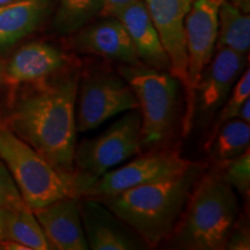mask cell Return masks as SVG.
Segmentation results:
<instances>
[{"label":"cell","mask_w":250,"mask_h":250,"mask_svg":"<svg viewBox=\"0 0 250 250\" xmlns=\"http://www.w3.org/2000/svg\"><path fill=\"white\" fill-rule=\"evenodd\" d=\"M80 74L79 64L73 62L45 79L27 83L30 88L13 100L5 123L70 181L74 193L76 105Z\"/></svg>","instance_id":"6da1fadb"},{"label":"cell","mask_w":250,"mask_h":250,"mask_svg":"<svg viewBox=\"0 0 250 250\" xmlns=\"http://www.w3.org/2000/svg\"><path fill=\"white\" fill-rule=\"evenodd\" d=\"M205 170L206 165L192 161L162 179L94 199L116 214L147 248H154L170 237L193 186Z\"/></svg>","instance_id":"7a4b0ae2"},{"label":"cell","mask_w":250,"mask_h":250,"mask_svg":"<svg viewBox=\"0 0 250 250\" xmlns=\"http://www.w3.org/2000/svg\"><path fill=\"white\" fill-rule=\"evenodd\" d=\"M239 214L236 193L218 168L204 171L171 233L174 245L192 250L225 249Z\"/></svg>","instance_id":"3957f363"},{"label":"cell","mask_w":250,"mask_h":250,"mask_svg":"<svg viewBox=\"0 0 250 250\" xmlns=\"http://www.w3.org/2000/svg\"><path fill=\"white\" fill-rule=\"evenodd\" d=\"M117 72L129 83L142 116V144L154 146L173 133L179 111L180 81L168 71L139 62L121 64Z\"/></svg>","instance_id":"277c9868"},{"label":"cell","mask_w":250,"mask_h":250,"mask_svg":"<svg viewBox=\"0 0 250 250\" xmlns=\"http://www.w3.org/2000/svg\"><path fill=\"white\" fill-rule=\"evenodd\" d=\"M0 159L30 210L76 196L70 181L5 124H0Z\"/></svg>","instance_id":"5b68a950"},{"label":"cell","mask_w":250,"mask_h":250,"mask_svg":"<svg viewBox=\"0 0 250 250\" xmlns=\"http://www.w3.org/2000/svg\"><path fill=\"white\" fill-rule=\"evenodd\" d=\"M142 146L139 109L124 112L99 136L77 143L73 159L77 197L103 174L137 154Z\"/></svg>","instance_id":"8992f818"},{"label":"cell","mask_w":250,"mask_h":250,"mask_svg":"<svg viewBox=\"0 0 250 250\" xmlns=\"http://www.w3.org/2000/svg\"><path fill=\"white\" fill-rule=\"evenodd\" d=\"M133 109H138V101L117 70L104 66L81 70L76 105L78 132L95 130L109 118Z\"/></svg>","instance_id":"52a82bcc"},{"label":"cell","mask_w":250,"mask_h":250,"mask_svg":"<svg viewBox=\"0 0 250 250\" xmlns=\"http://www.w3.org/2000/svg\"><path fill=\"white\" fill-rule=\"evenodd\" d=\"M220 0H193L184 21L187 51L186 112L182 127L187 137L195 120V89L202 72L211 62L218 37V13Z\"/></svg>","instance_id":"ba28073f"},{"label":"cell","mask_w":250,"mask_h":250,"mask_svg":"<svg viewBox=\"0 0 250 250\" xmlns=\"http://www.w3.org/2000/svg\"><path fill=\"white\" fill-rule=\"evenodd\" d=\"M191 162L176 151H154L107 171L87 187L79 197L96 198L125 191L182 170Z\"/></svg>","instance_id":"9c48e42d"},{"label":"cell","mask_w":250,"mask_h":250,"mask_svg":"<svg viewBox=\"0 0 250 250\" xmlns=\"http://www.w3.org/2000/svg\"><path fill=\"white\" fill-rule=\"evenodd\" d=\"M246 55L228 48H215L208 65L203 70L195 89V118L208 124L229 96L248 64Z\"/></svg>","instance_id":"30bf717a"},{"label":"cell","mask_w":250,"mask_h":250,"mask_svg":"<svg viewBox=\"0 0 250 250\" xmlns=\"http://www.w3.org/2000/svg\"><path fill=\"white\" fill-rule=\"evenodd\" d=\"M81 223L93 250H133L147 246L116 214L98 199L79 197Z\"/></svg>","instance_id":"8fae6325"},{"label":"cell","mask_w":250,"mask_h":250,"mask_svg":"<svg viewBox=\"0 0 250 250\" xmlns=\"http://www.w3.org/2000/svg\"><path fill=\"white\" fill-rule=\"evenodd\" d=\"M193 0H144L170 62V73L186 87L184 21Z\"/></svg>","instance_id":"7c38bea8"},{"label":"cell","mask_w":250,"mask_h":250,"mask_svg":"<svg viewBox=\"0 0 250 250\" xmlns=\"http://www.w3.org/2000/svg\"><path fill=\"white\" fill-rule=\"evenodd\" d=\"M72 46L79 54L98 56L124 65L142 62L129 34L117 18H103L86 24L73 34Z\"/></svg>","instance_id":"4fadbf2b"},{"label":"cell","mask_w":250,"mask_h":250,"mask_svg":"<svg viewBox=\"0 0 250 250\" xmlns=\"http://www.w3.org/2000/svg\"><path fill=\"white\" fill-rule=\"evenodd\" d=\"M31 211L52 249H89L81 223L79 197H64Z\"/></svg>","instance_id":"5bb4252c"},{"label":"cell","mask_w":250,"mask_h":250,"mask_svg":"<svg viewBox=\"0 0 250 250\" xmlns=\"http://www.w3.org/2000/svg\"><path fill=\"white\" fill-rule=\"evenodd\" d=\"M73 62L62 50L44 42L21 46L4 65V83L11 87L45 79Z\"/></svg>","instance_id":"9a60e30c"},{"label":"cell","mask_w":250,"mask_h":250,"mask_svg":"<svg viewBox=\"0 0 250 250\" xmlns=\"http://www.w3.org/2000/svg\"><path fill=\"white\" fill-rule=\"evenodd\" d=\"M134 46L139 61L149 67L170 73V62L144 0H136L117 17Z\"/></svg>","instance_id":"2e32d148"},{"label":"cell","mask_w":250,"mask_h":250,"mask_svg":"<svg viewBox=\"0 0 250 250\" xmlns=\"http://www.w3.org/2000/svg\"><path fill=\"white\" fill-rule=\"evenodd\" d=\"M52 0H18L0 6V52L33 33L48 15Z\"/></svg>","instance_id":"e0dca14e"},{"label":"cell","mask_w":250,"mask_h":250,"mask_svg":"<svg viewBox=\"0 0 250 250\" xmlns=\"http://www.w3.org/2000/svg\"><path fill=\"white\" fill-rule=\"evenodd\" d=\"M215 48H228L248 56L250 48V17L229 0H220L218 37Z\"/></svg>","instance_id":"ac0fdd59"},{"label":"cell","mask_w":250,"mask_h":250,"mask_svg":"<svg viewBox=\"0 0 250 250\" xmlns=\"http://www.w3.org/2000/svg\"><path fill=\"white\" fill-rule=\"evenodd\" d=\"M12 240L26 246L29 250L52 249L42 227L30 208L6 210L4 208L2 239Z\"/></svg>","instance_id":"d6986e66"},{"label":"cell","mask_w":250,"mask_h":250,"mask_svg":"<svg viewBox=\"0 0 250 250\" xmlns=\"http://www.w3.org/2000/svg\"><path fill=\"white\" fill-rule=\"evenodd\" d=\"M250 124L240 118L225 123L215 134L206 152L215 162L229 160L241 155L249 148Z\"/></svg>","instance_id":"ffe728a7"},{"label":"cell","mask_w":250,"mask_h":250,"mask_svg":"<svg viewBox=\"0 0 250 250\" xmlns=\"http://www.w3.org/2000/svg\"><path fill=\"white\" fill-rule=\"evenodd\" d=\"M102 8V0H59L54 26L62 35H71L85 27Z\"/></svg>","instance_id":"44dd1931"},{"label":"cell","mask_w":250,"mask_h":250,"mask_svg":"<svg viewBox=\"0 0 250 250\" xmlns=\"http://www.w3.org/2000/svg\"><path fill=\"white\" fill-rule=\"evenodd\" d=\"M250 98V71L249 67L245 68V71L242 72V74L240 76L239 79L235 83V85L230 90L229 96L225 101L223 107L219 109V111L215 114V120L213 122V126L210 132H208L206 140L204 143V149L208 151L210 147L211 143L213 142L215 134L219 131L223 125L226 122L237 118L239 115L240 108L243 103L246 102V100Z\"/></svg>","instance_id":"7402d4cb"},{"label":"cell","mask_w":250,"mask_h":250,"mask_svg":"<svg viewBox=\"0 0 250 250\" xmlns=\"http://www.w3.org/2000/svg\"><path fill=\"white\" fill-rule=\"evenodd\" d=\"M217 168L224 180L248 201L250 193L249 148L236 158L217 162Z\"/></svg>","instance_id":"603a6c76"},{"label":"cell","mask_w":250,"mask_h":250,"mask_svg":"<svg viewBox=\"0 0 250 250\" xmlns=\"http://www.w3.org/2000/svg\"><path fill=\"white\" fill-rule=\"evenodd\" d=\"M0 208L6 210L29 208L21 198L20 192L1 159H0Z\"/></svg>","instance_id":"cb8c5ba5"},{"label":"cell","mask_w":250,"mask_h":250,"mask_svg":"<svg viewBox=\"0 0 250 250\" xmlns=\"http://www.w3.org/2000/svg\"><path fill=\"white\" fill-rule=\"evenodd\" d=\"M225 249L228 250H249L250 249V234L247 225L239 226L232 235L228 236Z\"/></svg>","instance_id":"d4e9b609"},{"label":"cell","mask_w":250,"mask_h":250,"mask_svg":"<svg viewBox=\"0 0 250 250\" xmlns=\"http://www.w3.org/2000/svg\"><path fill=\"white\" fill-rule=\"evenodd\" d=\"M136 0H102V8L99 17L117 18L125 8Z\"/></svg>","instance_id":"484cf974"},{"label":"cell","mask_w":250,"mask_h":250,"mask_svg":"<svg viewBox=\"0 0 250 250\" xmlns=\"http://www.w3.org/2000/svg\"><path fill=\"white\" fill-rule=\"evenodd\" d=\"M237 118H240V120L245 121L246 123L250 124V98L248 100H246V102L241 105L239 115H237Z\"/></svg>","instance_id":"4316f807"},{"label":"cell","mask_w":250,"mask_h":250,"mask_svg":"<svg viewBox=\"0 0 250 250\" xmlns=\"http://www.w3.org/2000/svg\"><path fill=\"white\" fill-rule=\"evenodd\" d=\"M229 1L233 2L234 5H236L239 8H241L243 12L248 13V11H249V0H229Z\"/></svg>","instance_id":"83f0119b"},{"label":"cell","mask_w":250,"mask_h":250,"mask_svg":"<svg viewBox=\"0 0 250 250\" xmlns=\"http://www.w3.org/2000/svg\"><path fill=\"white\" fill-rule=\"evenodd\" d=\"M2 225H4V208H0V240L2 239Z\"/></svg>","instance_id":"f1b7e54d"},{"label":"cell","mask_w":250,"mask_h":250,"mask_svg":"<svg viewBox=\"0 0 250 250\" xmlns=\"http://www.w3.org/2000/svg\"><path fill=\"white\" fill-rule=\"evenodd\" d=\"M4 65L5 62H0V86L4 83Z\"/></svg>","instance_id":"f546056e"},{"label":"cell","mask_w":250,"mask_h":250,"mask_svg":"<svg viewBox=\"0 0 250 250\" xmlns=\"http://www.w3.org/2000/svg\"><path fill=\"white\" fill-rule=\"evenodd\" d=\"M14 1H18V0H0V6L11 4V2H14Z\"/></svg>","instance_id":"4dcf8cb0"}]
</instances>
